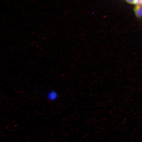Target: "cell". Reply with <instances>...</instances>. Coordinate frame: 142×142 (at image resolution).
<instances>
[{
  "mask_svg": "<svg viewBox=\"0 0 142 142\" xmlns=\"http://www.w3.org/2000/svg\"><path fill=\"white\" fill-rule=\"evenodd\" d=\"M59 97L58 93L54 90H51L47 93V97L48 99L51 101H54L57 100Z\"/></svg>",
  "mask_w": 142,
  "mask_h": 142,
  "instance_id": "obj_1",
  "label": "cell"
},
{
  "mask_svg": "<svg viewBox=\"0 0 142 142\" xmlns=\"http://www.w3.org/2000/svg\"><path fill=\"white\" fill-rule=\"evenodd\" d=\"M135 16L138 18L142 17V6L140 5H135L134 9Z\"/></svg>",
  "mask_w": 142,
  "mask_h": 142,
  "instance_id": "obj_2",
  "label": "cell"
},
{
  "mask_svg": "<svg viewBox=\"0 0 142 142\" xmlns=\"http://www.w3.org/2000/svg\"><path fill=\"white\" fill-rule=\"evenodd\" d=\"M126 2L128 4L135 5L136 0H125Z\"/></svg>",
  "mask_w": 142,
  "mask_h": 142,
  "instance_id": "obj_3",
  "label": "cell"
},
{
  "mask_svg": "<svg viewBox=\"0 0 142 142\" xmlns=\"http://www.w3.org/2000/svg\"><path fill=\"white\" fill-rule=\"evenodd\" d=\"M142 0H136L135 5H140Z\"/></svg>",
  "mask_w": 142,
  "mask_h": 142,
  "instance_id": "obj_4",
  "label": "cell"
},
{
  "mask_svg": "<svg viewBox=\"0 0 142 142\" xmlns=\"http://www.w3.org/2000/svg\"><path fill=\"white\" fill-rule=\"evenodd\" d=\"M140 5H141L142 6V0H141V1Z\"/></svg>",
  "mask_w": 142,
  "mask_h": 142,
  "instance_id": "obj_5",
  "label": "cell"
}]
</instances>
